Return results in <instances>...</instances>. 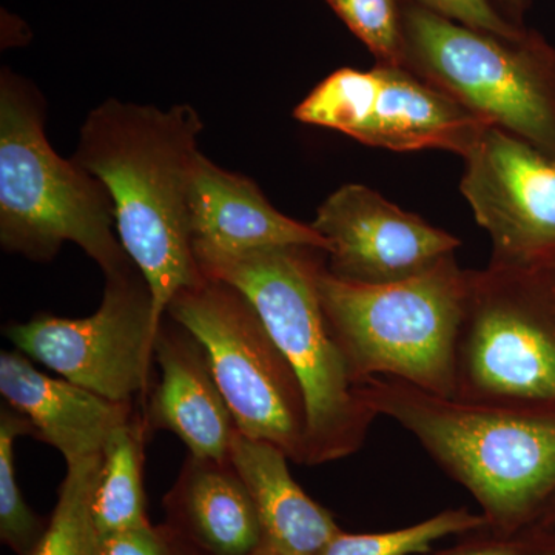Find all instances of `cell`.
I'll list each match as a JSON object with an SVG mask.
<instances>
[{
	"instance_id": "cell-19",
	"label": "cell",
	"mask_w": 555,
	"mask_h": 555,
	"mask_svg": "<svg viewBox=\"0 0 555 555\" xmlns=\"http://www.w3.org/2000/svg\"><path fill=\"white\" fill-rule=\"evenodd\" d=\"M101 469L102 454L67 463L56 506L31 555H101L93 513Z\"/></svg>"
},
{
	"instance_id": "cell-4",
	"label": "cell",
	"mask_w": 555,
	"mask_h": 555,
	"mask_svg": "<svg viewBox=\"0 0 555 555\" xmlns=\"http://www.w3.org/2000/svg\"><path fill=\"white\" fill-rule=\"evenodd\" d=\"M108 190L46 134V107L22 76L0 75V244L10 254L49 262L62 244L82 248L104 276L134 268L115 235Z\"/></svg>"
},
{
	"instance_id": "cell-23",
	"label": "cell",
	"mask_w": 555,
	"mask_h": 555,
	"mask_svg": "<svg viewBox=\"0 0 555 555\" xmlns=\"http://www.w3.org/2000/svg\"><path fill=\"white\" fill-rule=\"evenodd\" d=\"M420 555H555V525H535L513 534L481 528L460 535L455 545Z\"/></svg>"
},
{
	"instance_id": "cell-16",
	"label": "cell",
	"mask_w": 555,
	"mask_h": 555,
	"mask_svg": "<svg viewBox=\"0 0 555 555\" xmlns=\"http://www.w3.org/2000/svg\"><path fill=\"white\" fill-rule=\"evenodd\" d=\"M171 534L198 555H254L261 539L257 505L228 460L190 455L164 499Z\"/></svg>"
},
{
	"instance_id": "cell-25",
	"label": "cell",
	"mask_w": 555,
	"mask_h": 555,
	"mask_svg": "<svg viewBox=\"0 0 555 555\" xmlns=\"http://www.w3.org/2000/svg\"><path fill=\"white\" fill-rule=\"evenodd\" d=\"M101 555H178V547L166 525H145L101 534Z\"/></svg>"
},
{
	"instance_id": "cell-9",
	"label": "cell",
	"mask_w": 555,
	"mask_h": 555,
	"mask_svg": "<svg viewBox=\"0 0 555 555\" xmlns=\"http://www.w3.org/2000/svg\"><path fill=\"white\" fill-rule=\"evenodd\" d=\"M152 291L134 266L105 278L100 309L86 318L40 315L3 328L16 350L62 378L116 401L149 390L158 335Z\"/></svg>"
},
{
	"instance_id": "cell-21",
	"label": "cell",
	"mask_w": 555,
	"mask_h": 555,
	"mask_svg": "<svg viewBox=\"0 0 555 555\" xmlns=\"http://www.w3.org/2000/svg\"><path fill=\"white\" fill-rule=\"evenodd\" d=\"M22 436L35 437V427L13 408L0 411V537L16 555H31L47 525L22 496L14 463V443Z\"/></svg>"
},
{
	"instance_id": "cell-8",
	"label": "cell",
	"mask_w": 555,
	"mask_h": 555,
	"mask_svg": "<svg viewBox=\"0 0 555 555\" xmlns=\"http://www.w3.org/2000/svg\"><path fill=\"white\" fill-rule=\"evenodd\" d=\"M167 315L206 350L236 430L306 465L308 411L301 383L246 295L206 276L198 286L179 291Z\"/></svg>"
},
{
	"instance_id": "cell-11",
	"label": "cell",
	"mask_w": 555,
	"mask_h": 555,
	"mask_svg": "<svg viewBox=\"0 0 555 555\" xmlns=\"http://www.w3.org/2000/svg\"><path fill=\"white\" fill-rule=\"evenodd\" d=\"M463 159L460 189L491 238L489 266L555 269V158L488 126Z\"/></svg>"
},
{
	"instance_id": "cell-12",
	"label": "cell",
	"mask_w": 555,
	"mask_h": 555,
	"mask_svg": "<svg viewBox=\"0 0 555 555\" xmlns=\"http://www.w3.org/2000/svg\"><path fill=\"white\" fill-rule=\"evenodd\" d=\"M313 229L327 241V270L347 283H400L455 255L460 240L378 192L346 184L318 207Z\"/></svg>"
},
{
	"instance_id": "cell-1",
	"label": "cell",
	"mask_w": 555,
	"mask_h": 555,
	"mask_svg": "<svg viewBox=\"0 0 555 555\" xmlns=\"http://www.w3.org/2000/svg\"><path fill=\"white\" fill-rule=\"evenodd\" d=\"M204 124L189 104L163 109L118 100L91 109L73 159L108 190L116 232L147 281L156 326L171 298L203 283L189 198Z\"/></svg>"
},
{
	"instance_id": "cell-17",
	"label": "cell",
	"mask_w": 555,
	"mask_h": 555,
	"mask_svg": "<svg viewBox=\"0 0 555 555\" xmlns=\"http://www.w3.org/2000/svg\"><path fill=\"white\" fill-rule=\"evenodd\" d=\"M229 456L257 505L261 539L254 555H320L341 531L331 511L295 481L291 460L273 444L236 430Z\"/></svg>"
},
{
	"instance_id": "cell-24",
	"label": "cell",
	"mask_w": 555,
	"mask_h": 555,
	"mask_svg": "<svg viewBox=\"0 0 555 555\" xmlns=\"http://www.w3.org/2000/svg\"><path fill=\"white\" fill-rule=\"evenodd\" d=\"M415 3L474 30L491 33L503 39H520L528 31L503 17L489 0H415Z\"/></svg>"
},
{
	"instance_id": "cell-28",
	"label": "cell",
	"mask_w": 555,
	"mask_h": 555,
	"mask_svg": "<svg viewBox=\"0 0 555 555\" xmlns=\"http://www.w3.org/2000/svg\"><path fill=\"white\" fill-rule=\"evenodd\" d=\"M167 529H169V528H167ZM171 535H173V534H171ZM173 539H175V542H177L178 555H198L195 553V551H192V550H190V547L182 545V543L179 542L177 537L173 535Z\"/></svg>"
},
{
	"instance_id": "cell-6",
	"label": "cell",
	"mask_w": 555,
	"mask_h": 555,
	"mask_svg": "<svg viewBox=\"0 0 555 555\" xmlns=\"http://www.w3.org/2000/svg\"><path fill=\"white\" fill-rule=\"evenodd\" d=\"M406 68L488 126L555 158V49L537 33L503 39L425 7L403 10Z\"/></svg>"
},
{
	"instance_id": "cell-3",
	"label": "cell",
	"mask_w": 555,
	"mask_h": 555,
	"mask_svg": "<svg viewBox=\"0 0 555 555\" xmlns=\"http://www.w3.org/2000/svg\"><path fill=\"white\" fill-rule=\"evenodd\" d=\"M201 272L238 288L255 306L301 383L308 411L306 466L356 454L377 414L360 396L318 292L323 248H259L203 259Z\"/></svg>"
},
{
	"instance_id": "cell-26",
	"label": "cell",
	"mask_w": 555,
	"mask_h": 555,
	"mask_svg": "<svg viewBox=\"0 0 555 555\" xmlns=\"http://www.w3.org/2000/svg\"><path fill=\"white\" fill-rule=\"evenodd\" d=\"M499 2H502V5L505 7L507 13L516 20L518 25H521L520 17L521 14H524L526 7H528L529 0H499Z\"/></svg>"
},
{
	"instance_id": "cell-18",
	"label": "cell",
	"mask_w": 555,
	"mask_h": 555,
	"mask_svg": "<svg viewBox=\"0 0 555 555\" xmlns=\"http://www.w3.org/2000/svg\"><path fill=\"white\" fill-rule=\"evenodd\" d=\"M144 418L133 415L113 430L104 451L94 520L101 534L150 525L144 492Z\"/></svg>"
},
{
	"instance_id": "cell-22",
	"label": "cell",
	"mask_w": 555,
	"mask_h": 555,
	"mask_svg": "<svg viewBox=\"0 0 555 555\" xmlns=\"http://www.w3.org/2000/svg\"><path fill=\"white\" fill-rule=\"evenodd\" d=\"M377 57L378 64L406 68L403 10L398 0H326Z\"/></svg>"
},
{
	"instance_id": "cell-7",
	"label": "cell",
	"mask_w": 555,
	"mask_h": 555,
	"mask_svg": "<svg viewBox=\"0 0 555 555\" xmlns=\"http://www.w3.org/2000/svg\"><path fill=\"white\" fill-rule=\"evenodd\" d=\"M452 398L555 404V269H469Z\"/></svg>"
},
{
	"instance_id": "cell-10",
	"label": "cell",
	"mask_w": 555,
	"mask_h": 555,
	"mask_svg": "<svg viewBox=\"0 0 555 555\" xmlns=\"http://www.w3.org/2000/svg\"><path fill=\"white\" fill-rule=\"evenodd\" d=\"M294 118L392 152L447 150L465 158L488 127L411 69L339 68L310 91Z\"/></svg>"
},
{
	"instance_id": "cell-14",
	"label": "cell",
	"mask_w": 555,
	"mask_h": 555,
	"mask_svg": "<svg viewBox=\"0 0 555 555\" xmlns=\"http://www.w3.org/2000/svg\"><path fill=\"white\" fill-rule=\"evenodd\" d=\"M155 361L160 379L142 416L147 433L175 434L198 459L228 460L235 420L198 339L173 320H163Z\"/></svg>"
},
{
	"instance_id": "cell-20",
	"label": "cell",
	"mask_w": 555,
	"mask_h": 555,
	"mask_svg": "<svg viewBox=\"0 0 555 555\" xmlns=\"http://www.w3.org/2000/svg\"><path fill=\"white\" fill-rule=\"evenodd\" d=\"M481 528H486L481 514L456 507L393 531L352 534L341 529L320 555H420L433 551L438 540L449 535L460 537Z\"/></svg>"
},
{
	"instance_id": "cell-5",
	"label": "cell",
	"mask_w": 555,
	"mask_h": 555,
	"mask_svg": "<svg viewBox=\"0 0 555 555\" xmlns=\"http://www.w3.org/2000/svg\"><path fill=\"white\" fill-rule=\"evenodd\" d=\"M467 288L469 269L455 255L385 286L338 280L327 264L318 278L321 305L358 383L396 378L448 398Z\"/></svg>"
},
{
	"instance_id": "cell-15",
	"label": "cell",
	"mask_w": 555,
	"mask_h": 555,
	"mask_svg": "<svg viewBox=\"0 0 555 555\" xmlns=\"http://www.w3.org/2000/svg\"><path fill=\"white\" fill-rule=\"evenodd\" d=\"M0 393L35 427V437L65 462L102 454L113 430L133 416V403H116L33 366L20 350L0 353Z\"/></svg>"
},
{
	"instance_id": "cell-13",
	"label": "cell",
	"mask_w": 555,
	"mask_h": 555,
	"mask_svg": "<svg viewBox=\"0 0 555 555\" xmlns=\"http://www.w3.org/2000/svg\"><path fill=\"white\" fill-rule=\"evenodd\" d=\"M190 238L196 261L259 248L308 246L327 241L310 224L278 211L251 179L232 173L199 153L189 198Z\"/></svg>"
},
{
	"instance_id": "cell-27",
	"label": "cell",
	"mask_w": 555,
	"mask_h": 555,
	"mask_svg": "<svg viewBox=\"0 0 555 555\" xmlns=\"http://www.w3.org/2000/svg\"><path fill=\"white\" fill-rule=\"evenodd\" d=\"M540 525H555V496L553 500H551L550 505H547Z\"/></svg>"
},
{
	"instance_id": "cell-2",
	"label": "cell",
	"mask_w": 555,
	"mask_h": 555,
	"mask_svg": "<svg viewBox=\"0 0 555 555\" xmlns=\"http://www.w3.org/2000/svg\"><path fill=\"white\" fill-rule=\"evenodd\" d=\"M360 396L467 489L486 528L513 534L540 525L555 496V404L463 403L386 377L366 379Z\"/></svg>"
}]
</instances>
